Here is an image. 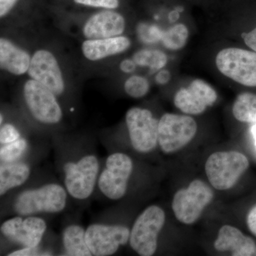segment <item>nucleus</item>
<instances>
[{"mask_svg": "<svg viewBox=\"0 0 256 256\" xmlns=\"http://www.w3.org/2000/svg\"><path fill=\"white\" fill-rule=\"evenodd\" d=\"M68 195L66 188L60 184H46L18 194L13 210L16 215L24 216L60 213L66 206Z\"/></svg>", "mask_w": 256, "mask_h": 256, "instance_id": "obj_1", "label": "nucleus"}, {"mask_svg": "<svg viewBox=\"0 0 256 256\" xmlns=\"http://www.w3.org/2000/svg\"><path fill=\"white\" fill-rule=\"evenodd\" d=\"M100 161L92 153L82 154L64 164V186L69 196L78 201L90 198L100 174Z\"/></svg>", "mask_w": 256, "mask_h": 256, "instance_id": "obj_2", "label": "nucleus"}, {"mask_svg": "<svg viewBox=\"0 0 256 256\" xmlns=\"http://www.w3.org/2000/svg\"><path fill=\"white\" fill-rule=\"evenodd\" d=\"M24 102L33 119L44 126L60 124L64 118L58 97L42 84L28 78L22 87Z\"/></svg>", "mask_w": 256, "mask_h": 256, "instance_id": "obj_3", "label": "nucleus"}, {"mask_svg": "<svg viewBox=\"0 0 256 256\" xmlns=\"http://www.w3.org/2000/svg\"><path fill=\"white\" fill-rule=\"evenodd\" d=\"M249 168L246 156L236 151L216 152L208 156L205 172L213 188L225 191L235 186Z\"/></svg>", "mask_w": 256, "mask_h": 256, "instance_id": "obj_4", "label": "nucleus"}, {"mask_svg": "<svg viewBox=\"0 0 256 256\" xmlns=\"http://www.w3.org/2000/svg\"><path fill=\"white\" fill-rule=\"evenodd\" d=\"M165 220L164 210L156 205H152L143 210L130 229L129 244L132 250L141 256L154 255Z\"/></svg>", "mask_w": 256, "mask_h": 256, "instance_id": "obj_5", "label": "nucleus"}, {"mask_svg": "<svg viewBox=\"0 0 256 256\" xmlns=\"http://www.w3.org/2000/svg\"><path fill=\"white\" fill-rule=\"evenodd\" d=\"M133 169L132 160L126 153L116 152L109 154L98 180L97 186L102 194L112 201L124 198Z\"/></svg>", "mask_w": 256, "mask_h": 256, "instance_id": "obj_6", "label": "nucleus"}, {"mask_svg": "<svg viewBox=\"0 0 256 256\" xmlns=\"http://www.w3.org/2000/svg\"><path fill=\"white\" fill-rule=\"evenodd\" d=\"M214 198V193L212 188L204 182L196 178L188 188H181L176 192L172 208L178 222L191 225L200 218Z\"/></svg>", "mask_w": 256, "mask_h": 256, "instance_id": "obj_7", "label": "nucleus"}, {"mask_svg": "<svg viewBox=\"0 0 256 256\" xmlns=\"http://www.w3.org/2000/svg\"><path fill=\"white\" fill-rule=\"evenodd\" d=\"M197 124L191 116L165 114L159 120L158 146L165 154L182 149L196 134Z\"/></svg>", "mask_w": 256, "mask_h": 256, "instance_id": "obj_8", "label": "nucleus"}, {"mask_svg": "<svg viewBox=\"0 0 256 256\" xmlns=\"http://www.w3.org/2000/svg\"><path fill=\"white\" fill-rule=\"evenodd\" d=\"M220 73L242 86L256 87V52L242 48H224L216 56Z\"/></svg>", "mask_w": 256, "mask_h": 256, "instance_id": "obj_9", "label": "nucleus"}, {"mask_svg": "<svg viewBox=\"0 0 256 256\" xmlns=\"http://www.w3.org/2000/svg\"><path fill=\"white\" fill-rule=\"evenodd\" d=\"M126 124L134 150L146 154L156 149L158 144L159 120L154 118L150 110L131 108L126 112Z\"/></svg>", "mask_w": 256, "mask_h": 256, "instance_id": "obj_10", "label": "nucleus"}, {"mask_svg": "<svg viewBox=\"0 0 256 256\" xmlns=\"http://www.w3.org/2000/svg\"><path fill=\"white\" fill-rule=\"evenodd\" d=\"M26 74L28 78L40 82L58 98L63 96L66 90V82L60 60L48 48H38L32 54Z\"/></svg>", "mask_w": 256, "mask_h": 256, "instance_id": "obj_11", "label": "nucleus"}, {"mask_svg": "<svg viewBox=\"0 0 256 256\" xmlns=\"http://www.w3.org/2000/svg\"><path fill=\"white\" fill-rule=\"evenodd\" d=\"M130 229L118 224H92L86 229V240L92 255L110 256L129 242Z\"/></svg>", "mask_w": 256, "mask_h": 256, "instance_id": "obj_12", "label": "nucleus"}, {"mask_svg": "<svg viewBox=\"0 0 256 256\" xmlns=\"http://www.w3.org/2000/svg\"><path fill=\"white\" fill-rule=\"evenodd\" d=\"M46 229V222L37 216H15L0 226L4 238L22 248L40 246Z\"/></svg>", "mask_w": 256, "mask_h": 256, "instance_id": "obj_13", "label": "nucleus"}, {"mask_svg": "<svg viewBox=\"0 0 256 256\" xmlns=\"http://www.w3.org/2000/svg\"><path fill=\"white\" fill-rule=\"evenodd\" d=\"M126 28V18L118 10H96L84 20L80 34L84 40H100L124 35Z\"/></svg>", "mask_w": 256, "mask_h": 256, "instance_id": "obj_14", "label": "nucleus"}, {"mask_svg": "<svg viewBox=\"0 0 256 256\" xmlns=\"http://www.w3.org/2000/svg\"><path fill=\"white\" fill-rule=\"evenodd\" d=\"M218 98L214 89L201 79L192 80L188 88H182L176 92L174 104L176 108L188 114H203Z\"/></svg>", "mask_w": 256, "mask_h": 256, "instance_id": "obj_15", "label": "nucleus"}, {"mask_svg": "<svg viewBox=\"0 0 256 256\" xmlns=\"http://www.w3.org/2000/svg\"><path fill=\"white\" fill-rule=\"evenodd\" d=\"M132 42L128 36H121L86 40L80 45V50L84 58L89 62H98L122 54L130 48Z\"/></svg>", "mask_w": 256, "mask_h": 256, "instance_id": "obj_16", "label": "nucleus"}, {"mask_svg": "<svg viewBox=\"0 0 256 256\" xmlns=\"http://www.w3.org/2000/svg\"><path fill=\"white\" fill-rule=\"evenodd\" d=\"M32 55L8 37L0 38V68L3 72L14 76L28 74Z\"/></svg>", "mask_w": 256, "mask_h": 256, "instance_id": "obj_17", "label": "nucleus"}, {"mask_svg": "<svg viewBox=\"0 0 256 256\" xmlns=\"http://www.w3.org/2000/svg\"><path fill=\"white\" fill-rule=\"evenodd\" d=\"M218 252H232L233 256H256V244L233 226L224 225L214 244Z\"/></svg>", "mask_w": 256, "mask_h": 256, "instance_id": "obj_18", "label": "nucleus"}, {"mask_svg": "<svg viewBox=\"0 0 256 256\" xmlns=\"http://www.w3.org/2000/svg\"><path fill=\"white\" fill-rule=\"evenodd\" d=\"M31 175L28 163L18 161L4 163L0 166V196L23 185Z\"/></svg>", "mask_w": 256, "mask_h": 256, "instance_id": "obj_19", "label": "nucleus"}, {"mask_svg": "<svg viewBox=\"0 0 256 256\" xmlns=\"http://www.w3.org/2000/svg\"><path fill=\"white\" fill-rule=\"evenodd\" d=\"M62 244L66 255L92 256L86 240V229L78 224H70L64 228Z\"/></svg>", "mask_w": 256, "mask_h": 256, "instance_id": "obj_20", "label": "nucleus"}, {"mask_svg": "<svg viewBox=\"0 0 256 256\" xmlns=\"http://www.w3.org/2000/svg\"><path fill=\"white\" fill-rule=\"evenodd\" d=\"M232 112L237 120L246 124H256V94L242 92L237 96Z\"/></svg>", "mask_w": 256, "mask_h": 256, "instance_id": "obj_21", "label": "nucleus"}, {"mask_svg": "<svg viewBox=\"0 0 256 256\" xmlns=\"http://www.w3.org/2000/svg\"><path fill=\"white\" fill-rule=\"evenodd\" d=\"M133 60L139 66L148 67L152 72L163 69L168 62V56L156 48H143L133 55Z\"/></svg>", "mask_w": 256, "mask_h": 256, "instance_id": "obj_22", "label": "nucleus"}, {"mask_svg": "<svg viewBox=\"0 0 256 256\" xmlns=\"http://www.w3.org/2000/svg\"><path fill=\"white\" fill-rule=\"evenodd\" d=\"M188 34V26L184 24H178L163 32L161 42L168 50H180L186 46Z\"/></svg>", "mask_w": 256, "mask_h": 256, "instance_id": "obj_23", "label": "nucleus"}, {"mask_svg": "<svg viewBox=\"0 0 256 256\" xmlns=\"http://www.w3.org/2000/svg\"><path fill=\"white\" fill-rule=\"evenodd\" d=\"M28 149V142L26 138L22 137L14 142L0 146V161L1 164L14 162L20 160Z\"/></svg>", "mask_w": 256, "mask_h": 256, "instance_id": "obj_24", "label": "nucleus"}, {"mask_svg": "<svg viewBox=\"0 0 256 256\" xmlns=\"http://www.w3.org/2000/svg\"><path fill=\"white\" fill-rule=\"evenodd\" d=\"M124 88L128 96L134 99L142 98L150 90V84L146 77L132 75L124 82Z\"/></svg>", "mask_w": 256, "mask_h": 256, "instance_id": "obj_25", "label": "nucleus"}, {"mask_svg": "<svg viewBox=\"0 0 256 256\" xmlns=\"http://www.w3.org/2000/svg\"><path fill=\"white\" fill-rule=\"evenodd\" d=\"M76 8L95 10H118L121 0H66Z\"/></svg>", "mask_w": 256, "mask_h": 256, "instance_id": "obj_26", "label": "nucleus"}, {"mask_svg": "<svg viewBox=\"0 0 256 256\" xmlns=\"http://www.w3.org/2000/svg\"><path fill=\"white\" fill-rule=\"evenodd\" d=\"M163 32L156 25L141 24L138 28L140 40L146 44H154L161 41Z\"/></svg>", "mask_w": 256, "mask_h": 256, "instance_id": "obj_27", "label": "nucleus"}, {"mask_svg": "<svg viewBox=\"0 0 256 256\" xmlns=\"http://www.w3.org/2000/svg\"><path fill=\"white\" fill-rule=\"evenodd\" d=\"M23 137L20 129L15 124L4 122L0 127V144H8Z\"/></svg>", "mask_w": 256, "mask_h": 256, "instance_id": "obj_28", "label": "nucleus"}, {"mask_svg": "<svg viewBox=\"0 0 256 256\" xmlns=\"http://www.w3.org/2000/svg\"><path fill=\"white\" fill-rule=\"evenodd\" d=\"M25 0H0V18L6 20L21 6Z\"/></svg>", "mask_w": 256, "mask_h": 256, "instance_id": "obj_29", "label": "nucleus"}, {"mask_svg": "<svg viewBox=\"0 0 256 256\" xmlns=\"http://www.w3.org/2000/svg\"><path fill=\"white\" fill-rule=\"evenodd\" d=\"M50 252H42L40 246L36 248H22L18 250L10 252L8 254L9 256H52Z\"/></svg>", "mask_w": 256, "mask_h": 256, "instance_id": "obj_30", "label": "nucleus"}, {"mask_svg": "<svg viewBox=\"0 0 256 256\" xmlns=\"http://www.w3.org/2000/svg\"><path fill=\"white\" fill-rule=\"evenodd\" d=\"M137 66L133 58L132 60L124 58V60H121L120 63L119 68L122 73L130 74L133 73L136 70Z\"/></svg>", "mask_w": 256, "mask_h": 256, "instance_id": "obj_31", "label": "nucleus"}, {"mask_svg": "<svg viewBox=\"0 0 256 256\" xmlns=\"http://www.w3.org/2000/svg\"><path fill=\"white\" fill-rule=\"evenodd\" d=\"M242 36L246 46L256 52V28L248 33H242Z\"/></svg>", "mask_w": 256, "mask_h": 256, "instance_id": "obj_32", "label": "nucleus"}, {"mask_svg": "<svg viewBox=\"0 0 256 256\" xmlns=\"http://www.w3.org/2000/svg\"><path fill=\"white\" fill-rule=\"evenodd\" d=\"M246 223L248 228L256 236V205L249 210L247 215Z\"/></svg>", "mask_w": 256, "mask_h": 256, "instance_id": "obj_33", "label": "nucleus"}, {"mask_svg": "<svg viewBox=\"0 0 256 256\" xmlns=\"http://www.w3.org/2000/svg\"><path fill=\"white\" fill-rule=\"evenodd\" d=\"M171 79V74L166 69H161L158 72L156 76V82L160 85H165L169 82Z\"/></svg>", "mask_w": 256, "mask_h": 256, "instance_id": "obj_34", "label": "nucleus"}, {"mask_svg": "<svg viewBox=\"0 0 256 256\" xmlns=\"http://www.w3.org/2000/svg\"><path fill=\"white\" fill-rule=\"evenodd\" d=\"M252 136H254V140H255V144L256 146V124H254V126H252Z\"/></svg>", "mask_w": 256, "mask_h": 256, "instance_id": "obj_35", "label": "nucleus"}, {"mask_svg": "<svg viewBox=\"0 0 256 256\" xmlns=\"http://www.w3.org/2000/svg\"><path fill=\"white\" fill-rule=\"evenodd\" d=\"M4 122V114H2V112H1V116H0V124H2Z\"/></svg>", "mask_w": 256, "mask_h": 256, "instance_id": "obj_36", "label": "nucleus"}]
</instances>
